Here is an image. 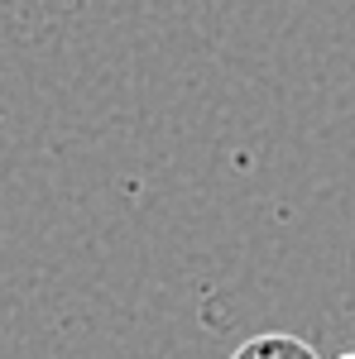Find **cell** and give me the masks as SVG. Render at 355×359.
<instances>
[{
	"mask_svg": "<svg viewBox=\"0 0 355 359\" xmlns=\"http://www.w3.org/2000/svg\"><path fill=\"white\" fill-rule=\"evenodd\" d=\"M231 359H322V355L288 331H259V335H250L245 345H235Z\"/></svg>",
	"mask_w": 355,
	"mask_h": 359,
	"instance_id": "cell-1",
	"label": "cell"
},
{
	"mask_svg": "<svg viewBox=\"0 0 355 359\" xmlns=\"http://www.w3.org/2000/svg\"><path fill=\"white\" fill-rule=\"evenodd\" d=\"M341 359H355V355H341Z\"/></svg>",
	"mask_w": 355,
	"mask_h": 359,
	"instance_id": "cell-2",
	"label": "cell"
}]
</instances>
